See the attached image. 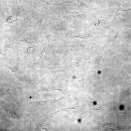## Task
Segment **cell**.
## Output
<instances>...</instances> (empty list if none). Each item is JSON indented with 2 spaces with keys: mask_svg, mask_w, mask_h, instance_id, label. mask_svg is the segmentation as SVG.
Wrapping results in <instances>:
<instances>
[{
  "mask_svg": "<svg viewBox=\"0 0 131 131\" xmlns=\"http://www.w3.org/2000/svg\"><path fill=\"white\" fill-rule=\"evenodd\" d=\"M114 0L117 7V10L112 22L116 25L120 22L118 26L120 25V26H122L128 25V22L130 21L131 18L130 13L131 8L127 10L121 8L115 0Z\"/></svg>",
  "mask_w": 131,
  "mask_h": 131,
  "instance_id": "6da1fadb",
  "label": "cell"
},
{
  "mask_svg": "<svg viewBox=\"0 0 131 131\" xmlns=\"http://www.w3.org/2000/svg\"><path fill=\"white\" fill-rule=\"evenodd\" d=\"M21 53L24 58L35 63L40 55V50L38 45L28 47L24 48L21 51Z\"/></svg>",
  "mask_w": 131,
  "mask_h": 131,
  "instance_id": "7a4b0ae2",
  "label": "cell"
},
{
  "mask_svg": "<svg viewBox=\"0 0 131 131\" xmlns=\"http://www.w3.org/2000/svg\"><path fill=\"white\" fill-rule=\"evenodd\" d=\"M4 60L3 67L10 69L12 74H21L22 69L19 66V58L18 57H6Z\"/></svg>",
  "mask_w": 131,
  "mask_h": 131,
  "instance_id": "3957f363",
  "label": "cell"
},
{
  "mask_svg": "<svg viewBox=\"0 0 131 131\" xmlns=\"http://www.w3.org/2000/svg\"><path fill=\"white\" fill-rule=\"evenodd\" d=\"M15 40L16 41L23 42L25 43L29 44L38 45L39 39L38 36L33 33H25L19 35L16 37Z\"/></svg>",
  "mask_w": 131,
  "mask_h": 131,
  "instance_id": "277c9868",
  "label": "cell"
},
{
  "mask_svg": "<svg viewBox=\"0 0 131 131\" xmlns=\"http://www.w3.org/2000/svg\"><path fill=\"white\" fill-rule=\"evenodd\" d=\"M19 50L18 46L15 41H8L0 48V54L5 56L8 54L13 53Z\"/></svg>",
  "mask_w": 131,
  "mask_h": 131,
  "instance_id": "5b68a950",
  "label": "cell"
},
{
  "mask_svg": "<svg viewBox=\"0 0 131 131\" xmlns=\"http://www.w3.org/2000/svg\"><path fill=\"white\" fill-rule=\"evenodd\" d=\"M17 79L20 82L24 84L34 87L37 85L36 81L26 73L17 74Z\"/></svg>",
  "mask_w": 131,
  "mask_h": 131,
  "instance_id": "8992f818",
  "label": "cell"
},
{
  "mask_svg": "<svg viewBox=\"0 0 131 131\" xmlns=\"http://www.w3.org/2000/svg\"><path fill=\"white\" fill-rule=\"evenodd\" d=\"M16 89L12 84H0V95L3 96L11 94L13 93Z\"/></svg>",
  "mask_w": 131,
  "mask_h": 131,
  "instance_id": "52a82bcc",
  "label": "cell"
},
{
  "mask_svg": "<svg viewBox=\"0 0 131 131\" xmlns=\"http://www.w3.org/2000/svg\"><path fill=\"white\" fill-rule=\"evenodd\" d=\"M5 110L8 115L10 117L14 118L17 117L15 112L11 109L6 108Z\"/></svg>",
  "mask_w": 131,
  "mask_h": 131,
  "instance_id": "ba28073f",
  "label": "cell"
},
{
  "mask_svg": "<svg viewBox=\"0 0 131 131\" xmlns=\"http://www.w3.org/2000/svg\"><path fill=\"white\" fill-rule=\"evenodd\" d=\"M15 18L13 16L10 17L8 18L7 20H6V22H7L10 23L12 22H13V21L15 20Z\"/></svg>",
  "mask_w": 131,
  "mask_h": 131,
  "instance_id": "9c48e42d",
  "label": "cell"
}]
</instances>
